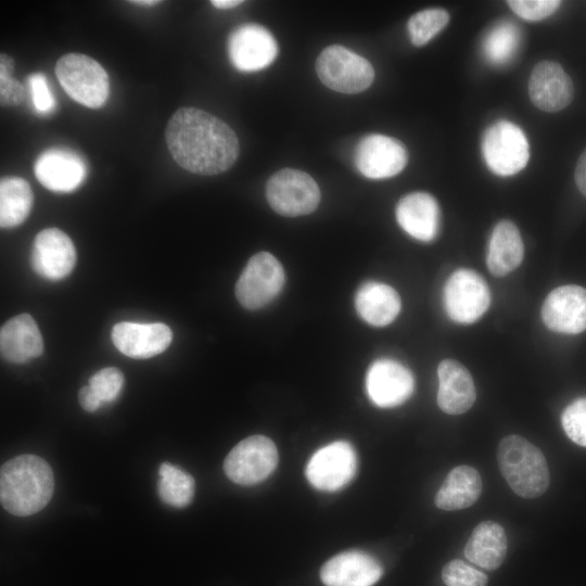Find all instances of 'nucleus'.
Masks as SVG:
<instances>
[{
	"mask_svg": "<svg viewBox=\"0 0 586 586\" xmlns=\"http://www.w3.org/2000/svg\"><path fill=\"white\" fill-rule=\"evenodd\" d=\"M165 138L176 163L193 174L224 173L239 156V140L231 127L200 109L177 110L167 124Z\"/></svg>",
	"mask_w": 586,
	"mask_h": 586,
	"instance_id": "1",
	"label": "nucleus"
},
{
	"mask_svg": "<svg viewBox=\"0 0 586 586\" xmlns=\"http://www.w3.org/2000/svg\"><path fill=\"white\" fill-rule=\"evenodd\" d=\"M53 491L52 469L38 456L21 455L1 467V505L14 515L27 517L40 511L52 498Z\"/></svg>",
	"mask_w": 586,
	"mask_h": 586,
	"instance_id": "2",
	"label": "nucleus"
},
{
	"mask_svg": "<svg viewBox=\"0 0 586 586\" xmlns=\"http://www.w3.org/2000/svg\"><path fill=\"white\" fill-rule=\"evenodd\" d=\"M499 470L511 489L523 498L543 495L550 482L542 450L524 437L511 434L497 448Z\"/></svg>",
	"mask_w": 586,
	"mask_h": 586,
	"instance_id": "3",
	"label": "nucleus"
},
{
	"mask_svg": "<svg viewBox=\"0 0 586 586\" xmlns=\"http://www.w3.org/2000/svg\"><path fill=\"white\" fill-rule=\"evenodd\" d=\"M55 75L65 92L87 107H100L109 98L107 73L88 55L68 53L61 56L55 64Z\"/></svg>",
	"mask_w": 586,
	"mask_h": 586,
	"instance_id": "4",
	"label": "nucleus"
},
{
	"mask_svg": "<svg viewBox=\"0 0 586 586\" xmlns=\"http://www.w3.org/2000/svg\"><path fill=\"white\" fill-rule=\"evenodd\" d=\"M316 71L324 86L342 93L361 92L374 79L370 62L340 44L329 46L321 51Z\"/></svg>",
	"mask_w": 586,
	"mask_h": 586,
	"instance_id": "5",
	"label": "nucleus"
},
{
	"mask_svg": "<svg viewBox=\"0 0 586 586\" xmlns=\"http://www.w3.org/2000/svg\"><path fill=\"white\" fill-rule=\"evenodd\" d=\"M266 198L271 208L286 217L313 213L320 202L317 182L305 171L284 168L266 183Z\"/></svg>",
	"mask_w": 586,
	"mask_h": 586,
	"instance_id": "6",
	"label": "nucleus"
},
{
	"mask_svg": "<svg viewBox=\"0 0 586 586\" xmlns=\"http://www.w3.org/2000/svg\"><path fill=\"white\" fill-rule=\"evenodd\" d=\"M482 152L487 167L494 174L511 176L526 166L530 144L519 126L508 120H499L486 129Z\"/></svg>",
	"mask_w": 586,
	"mask_h": 586,
	"instance_id": "7",
	"label": "nucleus"
},
{
	"mask_svg": "<svg viewBox=\"0 0 586 586\" xmlns=\"http://www.w3.org/2000/svg\"><path fill=\"white\" fill-rule=\"evenodd\" d=\"M284 280L280 262L268 252H259L250 258L237 281V300L246 309H259L277 297Z\"/></svg>",
	"mask_w": 586,
	"mask_h": 586,
	"instance_id": "8",
	"label": "nucleus"
},
{
	"mask_svg": "<svg viewBox=\"0 0 586 586\" xmlns=\"http://www.w3.org/2000/svg\"><path fill=\"white\" fill-rule=\"evenodd\" d=\"M277 463L275 443L265 435H252L230 450L224 461V471L237 484L254 485L267 479Z\"/></svg>",
	"mask_w": 586,
	"mask_h": 586,
	"instance_id": "9",
	"label": "nucleus"
},
{
	"mask_svg": "<svg viewBox=\"0 0 586 586\" xmlns=\"http://www.w3.org/2000/svg\"><path fill=\"white\" fill-rule=\"evenodd\" d=\"M443 300L449 318L459 323H473L487 310L491 293L486 281L472 269L461 268L447 279Z\"/></svg>",
	"mask_w": 586,
	"mask_h": 586,
	"instance_id": "10",
	"label": "nucleus"
},
{
	"mask_svg": "<svg viewBox=\"0 0 586 586\" xmlns=\"http://www.w3.org/2000/svg\"><path fill=\"white\" fill-rule=\"evenodd\" d=\"M357 456L354 447L345 441L332 442L314 453L307 462L305 474L315 488L335 492L354 477Z\"/></svg>",
	"mask_w": 586,
	"mask_h": 586,
	"instance_id": "11",
	"label": "nucleus"
},
{
	"mask_svg": "<svg viewBox=\"0 0 586 586\" xmlns=\"http://www.w3.org/2000/svg\"><path fill=\"white\" fill-rule=\"evenodd\" d=\"M408 162L405 145L397 139L372 133L357 144L354 163L361 175L370 179H385L399 174Z\"/></svg>",
	"mask_w": 586,
	"mask_h": 586,
	"instance_id": "12",
	"label": "nucleus"
},
{
	"mask_svg": "<svg viewBox=\"0 0 586 586\" xmlns=\"http://www.w3.org/2000/svg\"><path fill=\"white\" fill-rule=\"evenodd\" d=\"M366 390L378 407L392 408L405 403L413 393L415 379L410 370L397 360L380 358L366 374Z\"/></svg>",
	"mask_w": 586,
	"mask_h": 586,
	"instance_id": "13",
	"label": "nucleus"
},
{
	"mask_svg": "<svg viewBox=\"0 0 586 586\" xmlns=\"http://www.w3.org/2000/svg\"><path fill=\"white\" fill-rule=\"evenodd\" d=\"M228 52L237 69L256 72L276 60L278 44L267 28L251 23L241 25L231 33Z\"/></svg>",
	"mask_w": 586,
	"mask_h": 586,
	"instance_id": "14",
	"label": "nucleus"
},
{
	"mask_svg": "<svg viewBox=\"0 0 586 586\" xmlns=\"http://www.w3.org/2000/svg\"><path fill=\"white\" fill-rule=\"evenodd\" d=\"M30 264L33 269L46 279H63L72 272L76 264L75 245L62 230L43 229L33 242Z\"/></svg>",
	"mask_w": 586,
	"mask_h": 586,
	"instance_id": "15",
	"label": "nucleus"
},
{
	"mask_svg": "<svg viewBox=\"0 0 586 586\" xmlns=\"http://www.w3.org/2000/svg\"><path fill=\"white\" fill-rule=\"evenodd\" d=\"M542 318L548 329L563 334L586 330V289L576 284L552 290L542 307Z\"/></svg>",
	"mask_w": 586,
	"mask_h": 586,
	"instance_id": "16",
	"label": "nucleus"
},
{
	"mask_svg": "<svg viewBox=\"0 0 586 586\" xmlns=\"http://www.w3.org/2000/svg\"><path fill=\"white\" fill-rule=\"evenodd\" d=\"M34 170L44 188L54 192H71L84 182L87 164L69 149L51 148L38 156Z\"/></svg>",
	"mask_w": 586,
	"mask_h": 586,
	"instance_id": "17",
	"label": "nucleus"
},
{
	"mask_svg": "<svg viewBox=\"0 0 586 586\" xmlns=\"http://www.w3.org/2000/svg\"><path fill=\"white\" fill-rule=\"evenodd\" d=\"M111 339L122 354L144 359L163 353L171 343L173 332L162 322L123 321L113 327Z\"/></svg>",
	"mask_w": 586,
	"mask_h": 586,
	"instance_id": "18",
	"label": "nucleus"
},
{
	"mask_svg": "<svg viewBox=\"0 0 586 586\" xmlns=\"http://www.w3.org/2000/svg\"><path fill=\"white\" fill-rule=\"evenodd\" d=\"M528 94L537 109L552 113L563 110L571 103L574 86L559 63L543 61L531 73Z\"/></svg>",
	"mask_w": 586,
	"mask_h": 586,
	"instance_id": "19",
	"label": "nucleus"
},
{
	"mask_svg": "<svg viewBox=\"0 0 586 586\" xmlns=\"http://www.w3.org/2000/svg\"><path fill=\"white\" fill-rule=\"evenodd\" d=\"M382 574L374 557L361 550H347L324 562L319 575L326 586H372Z\"/></svg>",
	"mask_w": 586,
	"mask_h": 586,
	"instance_id": "20",
	"label": "nucleus"
},
{
	"mask_svg": "<svg viewBox=\"0 0 586 586\" xmlns=\"http://www.w3.org/2000/svg\"><path fill=\"white\" fill-rule=\"evenodd\" d=\"M396 219L402 229L413 239L430 242L441 226V211L434 196L426 192H412L396 205Z\"/></svg>",
	"mask_w": 586,
	"mask_h": 586,
	"instance_id": "21",
	"label": "nucleus"
},
{
	"mask_svg": "<svg viewBox=\"0 0 586 586\" xmlns=\"http://www.w3.org/2000/svg\"><path fill=\"white\" fill-rule=\"evenodd\" d=\"M438 407L448 415H461L475 402L476 392L468 369L457 360L444 359L437 367Z\"/></svg>",
	"mask_w": 586,
	"mask_h": 586,
	"instance_id": "22",
	"label": "nucleus"
},
{
	"mask_svg": "<svg viewBox=\"0 0 586 586\" xmlns=\"http://www.w3.org/2000/svg\"><path fill=\"white\" fill-rule=\"evenodd\" d=\"M1 356L15 364L26 362L43 352V340L34 318L20 314L9 319L0 330Z\"/></svg>",
	"mask_w": 586,
	"mask_h": 586,
	"instance_id": "23",
	"label": "nucleus"
},
{
	"mask_svg": "<svg viewBox=\"0 0 586 586\" xmlns=\"http://www.w3.org/2000/svg\"><path fill=\"white\" fill-rule=\"evenodd\" d=\"M355 308L358 316L367 323L384 327L399 314L400 297L391 285L368 281L356 292Z\"/></svg>",
	"mask_w": 586,
	"mask_h": 586,
	"instance_id": "24",
	"label": "nucleus"
},
{
	"mask_svg": "<svg viewBox=\"0 0 586 586\" xmlns=\"http://www.w3.org/2000/svg\"><path fill=\"white\" fill-rule=\"evenodd\" d=\"M524 256L523 241L518 227L510 220H500L493 229L486 256L492 275L502 277L520 266Z\"/></svg>",
	"mask_w": 586,
	"mask_h": 586,
	"instance_id": "25",
	"label": "nucleus"
},
{
	"mask_svg": "<svg viewBox=\"0 0 586 586\" xmlns=\"http://www.w3.org/2000/svg\"><path fill=\"white\" fill-rule=\"evenodd\" d=\"M506 553L505 530L494 521H483L476 525L464 547L467 559L486 570L499 568Z\"/></svg>",
	"mask_w": 586,
	"mask_h": 586,
	"instance_id": "26",
	"label": "nucleus"
},
{
	"mask_svg": "<svg viewBox=\"0 0 586 586\" xmlns=\"http://www.w3.org/2000/svg\"><path fill=\"white\" fill-rule=\"evenodd\" d=\"M482 492L479 472L470 466H458L449 471L435 495V505L442 510H460L472 506Z\"/></svg>",
	"mask_w": 586,
	"mask_h": 586,
	"instance_id": "27",
	"label": "nucleus"
},
{
	"mask_svg": "<svg viewBox=\"0 0 586 586\" xmlns=\"http://www.w3.org/2000/svg\"><path fill=\"white\" fill-rule=\"evenodd\" d=\"M34 202L29 183L21 177H4L0 181V226L13 228L28 217Z\"/></svg>",
	"mask_w": 586,
	"mask_h": 586,
	"instance_id": "28",
	"label": "nucleus"
},
{
	"mask_svg": "<svg viewBox=\"0 0 586 586\" xmlns=\"http://www.w3.org/2000/svg\"><path fill=\"white\" fill-rule=\"evenodd\" d=\"M158 475V495L165 504L183 508L191 502L195 483L189 473L169 462H163Z\"/></svg>",
	"mask_w": 586,
	"mask_h": 586,
	"instance_id": "29",
	"label": "nucleus"
},
{
	"mask_svg": "<svg viewBox=\"0 0 586 586\" xmlns=\"http://www.w3.org/2000/svg\"><path fill=\"white\" fill-rule=\"evenodd\" d=\"M520 41L521 34L518 26L508 21L500 22L484 38V55L494 65L506 64L517 53Z\"/></svg>",
	"mask_w": 586,
	"mask_h": 586,
	"instance_id": "30",
	"label": "nucleus"
},
{
	"mask_svg": "<svg viewBox=\"0 0 586 586\" xmlns=\"http://www.w3.org/2000/svg\"><path fill=\"white\" fill-rule=\"evenodd\" d=\"M449 22L446 10L435 8L420 11L413 14L407 24L411 42L421 47L435 37Z\"/></svg>",
	"mask_w": 586,
	"mask_h": 586,
	"instance_id": "31",
	"label": "nucleus"
},
{
	"mask_svg": "<svg viewBox=\"0 0 586 586\" xmlns=\"http://www.w3.org/2000/svg\"><path fill=\"white\" fill-rule=\"evenodd\" d=\"M561 423L573 443L586 447V397H579L565 407Z\"/></svg>",
	"mask_w": 586,
	"mask_h": 586,
	"instance_id": "32",
	"label": "nucleus"
},
{
	"mask_svg": "<svg viewBox=\"0 0 586 586\" xmlns=\"http://www.w3.org/2000/svg\"><path fill=\"white\" fill-rule=\"evenodd\" d=\"M446 586H486L487 576L462 560L449 561L442 571Z\"/></svg>",
	"mask_w": 586,
	"mask_h": 586,
	"instance_id": "33",
	"label": "nucleus"
},
{
	"mask_svg": "<svg viewBox=\"0 0 586 586\" xmlns=\"http://www.w3.org/2000/svg\"><path fill=\"white\" fill-rule=\"evenodd\" d=\"M124 384V375L113 367L97 371L89 380V387L103 403H110L117 398Z\"/></svg>",
	"mask_w": 586,
	"mask_h": 586,
	"instance_id": "34",
	"label": "nucleus"
},
{
	"mask_svg": "<svg viewBox=\"0 0 586 586\" xmlns=\"http://www.w3.org/2000/svg\"><path fill=\"white\" fill-rule=\"evenodd\" d=\"M510 9L521 18L536 22L551 15L561 4L557 0H511Z\"/></svg>",
	"mask_w": 586,
	"mask_h": 586,
	"instance_id": "35",
	"label": "nucleus"
},
{
	"mask_svg": "<svg viewBox=\"0 0 586 586\" xmlns=\"http://www.w3.org/2000/svg\"><path fill=\"white\" fill-rule=\"evenodd\" d=\"M30 98L35 110L40 114H49L55 109V99L48 80L42 73H34L28 77Z\"/></svg>",
	"mask_w": 586,
	"mask_h": 586,
	"instance_id": "36",
	"label": "nucleus"
},
{
	"mask_svg": "<svg viewBox=\"0 0 586 586\" xmlns=\"http://www.w3.org/2000/svg\"><path fill=\"white\" fill-rule=\"evenodd\" d=\"M23 85L12 74H0V102L2 106H17L25 100Z\"/></svg>",
	"mask_w": 586,
	"mask_h": 586,
	"instance_id": "37",
	"label": "nucleus"
},
{
	"mask_svg": "<svg viewBox=\"0 0 586 586\" xmlns=\"http://www.w3.org/2000/svg\"><path fill=\"white\" fill-rule=\"evenodd\" d=\"M78 400L82 409L88 412L95 411L102 405V402L97 397L89 385L80 388Z\"/></svg>",
	"mask_w": 586,
	"mask_h": 586,
	"instance_id": "38",
	"label": "nucleus"
},
{
	"mask_svg": "<svg viewBox=\"0 0 586 586\" xmlns=\"http://www.w3.org/2000/svg\"><path fill=\"white\" fill-rule=\"evenodd\" d=\"M574 179L578 190L586 196V149L577 161Z\"/></svg>",
	"mask_w": 586,
	"mask_h": 586,
	"instance_id": "39",
	"label": "nucleus"
},
{
	"mask_svg": "<svg viewBox=\"0 0 586 586\" xmlns=\"http://www.w3.org/2000/svg\"><path fill=\"white\" fill-rule=\"evenodd\" d=\"M243 1L241 0H213L212 4L217 9H231L238 7Z\"/></svg>",
	"mask_w": 586,
	"mask_h": 586,
	"instance_id": "40",
	"label": "nucleus"
},
{
	"mask_svg": "<svg viewBox=\"0 0 586 586\" xmlns=\"http://www.w3.org/2000/svg\"><path fill=\"white\" fill-rule=\"evenodd\" d=\"M161 1L158 0H135L130 1V3H133L136 5H142V7H153L158 4Z\"/></svg>",
	"mask_w": 586,
	"mask_h": 586,
	"instance_id": "41",
	"label": "nucleus"
}]
</instances>
